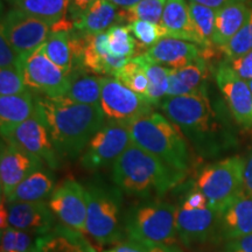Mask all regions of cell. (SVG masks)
I'll use <instances>...</instances> for the list:
<instances>
[{"mask_svg": "<svg viewBox=\"0 0 252 252\" xmlns=\"http://www.w3.org/2000/svg\"><path fill=\"white\" fill-rule=\"evenodd\" d=\"M244 182L245 188L252 194V152L248 159L245 160V169H244Z\"/></svg>", "mask_w": 252, "mask_h": 252, "instance_id": "obj_45", "label": "cell"}, {"mask_svg": "<svg viewBox=\"0 0 252 252\" xmlns=\"http://www.w3.org/2000/svg\"><path fill=\"white\" fill-rule=\"evenodd\" d=\"M225 252H252V234L230 239Z\"/></svg>", "mask_w": 252, "mask_h": 252, "instance_id": "obj_42", "label": "cell"}, {"mask_svg": "<svg viewBox=\"0 0 252 252\" xmlns=\"http://www.w3.org/2000/svg\"><path fill=\"white\" fill-rule=\"evenodd\" d=\"M106 32L109 35L110 54L117 58H133L137 49V42L131 35L128 26L115 25Z\"/></svg>", "mask_w": 252, "mask_h": 252, "instance_id": "obj_33", "label": "cell"}, {"mask_svg": "<svg viewBox=\"0 0 252 252\" xmlns=\"http://www.w3.org/2000/svg\"><path fill=\"white\" fill-rule=\"evenodd\" d=\"M17 9L32 17L55 25L68 13V0H7Z\"/></svg>", "mask_w": 252, "mask_h": 252, "instance_id": "obj_28", "label": "cell"}, {"mask_svg": "<svg viewBox=\"0 0 252 252\" xmlns=\"http://www.w3.org/2000/svg\"><path fill=\"white\" fill-rule=\"evenodd\" d=\"M109 1H111L112 4L117 6L118 8L127 9V8H131L132 6L137 5L138 2L141 1V0H109Z\"/></svg>", "mask_w": 252, "mask_h": 252, "instance_id": "obj_48", "label": "cell"}, {"mask_svg": "<svg viewBox=\"0 0 252 252\" xmlns=\"http://www.w3.org/2000/svg\"><path fill=\"white\" fill-rule=\"evenodd\" d=\"M244 169L245 160L241 157L225 158L203 167L194 187L206 196L208 206L220 214L245 187Z\"/></svg>", "mask_w": 252, "mask_h": 252, "instance_id": "obj_7", "label": "cell"}, {"mask_svg": "<svg viewBox=\"0 0 252 252\" xmlns=\"http://www.w3.org/2000/svg\"><path fill=\"white\" fill-rule=\"evenodd\" d=\"M160 108L201 156H217L234 143L228 123L213 104L209 93L166 97Z\"/></svg>", "mask_w": 252, "mask_h": 252, "instance_id": "obj_1", "label": "cell"}, {"mask_svg": "<svg viewBox=\"0 0 252 252\" xmlns=\"http://www.w3.org/2000/svg\"><path fill=\"white\" fill-rule=\"evenodd\" d=\"M161 25L165 27L167 36L175 37L204 47V43L195 30L188 2L186 0H166Z\"/></svg>", "mask_w": 252, "mask_h": 252, "instance_id": "obj_23", "label": "cell"}, {"mask_svg": "<svg viewBox=\"0 0 252 252\" xmlns=\"http://www.w3.org/2000/svg\"><path fill=\"white\" fill-rule=\"evenodd\" d=\"M132 35L141 43L143 47H153L159 40L167 36V32L162 25H157L150 21L137 20L127 25Z\"/></svg>", "mask_w": 252, "mask_h": 252, "instance_id": "obj_37", "label": "cell"}, {"mask_svg": "<svg viewBox=\"0 0 252 252\" xmlns=\"http://www.w3.org/2000/svg\"><path fill=\"white\" fill-rule=\"evenodd\" d=\"M110 252H149L146 245L135 242L133 239L127 238L126 241H118L117 243L113 244L111 249H109Z\"/></svg>", "mask_w": 252, "mask_h": 252, "instance_id": "obj_44", "label": "cell"}, {"mask_svg": "<svg viewBox=\"0 0 252 252\" xmlns=\"http://www.w3.org/2000/svg\"><path fill=\"white\" fill-rule=\"evenodd\" d=\"M0 68H19L23 70V62L13 47L4 35H0Z\"/></svg>", "mask_w": 252, "mask_h": 252, "instance_id": "obj_39", "label": "cell"}, {"mask_svg": "<svg viewBox=\"0 0 252 252\" xmlns=\"http://www.w3.org/2000/svg\"><path fill=\"white\" fill-rule=\"evenodd\" d=\"M68 78L69 88L65 98L88 105H100L103 77L91 75L84 68H75Z\"/></svg>", "mask_w": 252, "mask_h": 252, "instance_id": "obj_27", "label": "cell"}, {"mask_svg": "<svg viewBox=\"0 0 252 252\" xmlns=\"http://www.w3.org/2000/svg\"><path fill=\"white\" fill-rule=\"evenodd\" d=\"M24 72L19 68H4L0 70V94L12 96L26 91Z\"/></svg>", "mask_w": 252, "mask_h": 252, "instance_id": "obj_38", "label": "cell"}, {"mask_svg": "<svg viewBox=\"0 0 252 252\" xmlns=\"http://www.w3.org/2000/svg\"><path fill=\"white\" fill-rule=\"evenodd\" d=\"M115 78L130 88L132 91L147 97L150 88L149 77L140 56H134L115 75Z\"/></svg>", "mask_w": 252, "mask_h": 252, "instance_id": "obj_31", "label": "cell"}, {"mask_svg": "<svg viewBox=\"0 0 252 252\" xmlns=\"http://www.w3.org/2000/svg\"><path fill=\"white\" fill-rule=\"evenodd\" d=\"M146 247L149 252H180L174 244H153Z\"/></svg>", "mask_w": 252, "mask_h": 252, "instance_id": "obj_46", "label": "cell"}, {"mask_svg": "<svg viewBox=\"0 0 252 252\" xmlns=\"http://www.w3.org/2000/svg\"><path fill=\"white\" fill-rule=\"evenodd\" d=\"M188 6L194 27L202 39L204 47L214 46L213 35L215 31L216 9L191 1V0H188Z\"/></svg>", "mask_w": 252, "mask_h": 252, "instance_id": "obj_32", "label": "cell"}, {"mask_svg": "<svg viewBox=\"0 0 252 252\" xmlns=\"http://www.w3.org/2000/svg\"><path fill=\"white\" fill-rule=\"evenodd\" d=\"M181 207L189 208V209H197V208L209 207L208 206V201L204 195L201 193L196 188H191L187 194L182 198Z\"/></svg>", "mask_w": 252, "mask_h": 252, "instance_id": "obj_41", "label": "cell"}, {"mask_svg": "<svg viewBox=\"0 0 252 252\" xmlns=\"http://www.w3.org/2000/svg\"><path fill=\"white\" fill-rule=\"evenodd\" d=\"M225 60H232L252 50V8L250 17L245 21L243 27L232 36L225 46L220 47Z\"/></svg>", "mask_w": 252, "mask_h": 252, "instance_id": "obj_35", "label": "cell"}, {"mask_svg": "<svg viewBox=\"0 0 252 252\" xmlns=\"http://www.w3.org/2000/svg\"><path fill=\"white\" fill-rule=\"evenodd\" d=\"M86 194L87 234L100 245L117 243L124 230L123 191L116 185L91 182Z\"/></svg>", "mask_w": 252, "mask_h": 252, "instance_id": "obj_6", "label": "cell"}, {"mask_svg": "<svg viewBox=\"0 0 252 252\" xmlns=\"http://www.w3.org/2000/svg\"><path fill=\"white\" fill-rule=\"evenodd\" d=\"M215 80L236 123L252 131V93L248 82L237 76L226 61L220 63Z\"/></svg>", "mask_w": 252, "mask_h": 252, "instance_id": "obj_13", "label": "cell"}, {"mask_svg": "<svg viewBox=\"0 0 252 252\" xmlns=\"http://www.w3.org/2000/svg\"><path fill=\"white\" fill-rule=\"evenodd\" d=\"M109 0H97L89 9L74 21V28L83 34H96L106 32L116 23L124 20L123 9L121 12Z\"/></svg>", "mask_w": 252, "mask_h": 252, "instance_id": "obj_25", "label": "cell"}, {"mask_svg": "<svg viewBox=\"0 0 252 252\" xmlns=\"http://www.w3.org/2000/svg\"><path fill=\"white\" fill-rule=\"evenodd\" d=\"M7 140L32 156L39 158L49 168L56 169L60 165L59 154L48 127L37 111L33 117L19 125Z\"/></svg>", "mask_w": 252, "mask_h": 252, "instance_id": "obj_14", "label": "cell"}, {"mask_svg": "<svg viewBox=\"0 0 252 252\" xmlns=\"http://www.w3.org/2000/svg\"><path fill=\"white\" fill-rule=\"evenodd\" d=\"M94 1L97 0H68V14L72 19V23L86 13Z\"/></svg>", "mask_w": 252, "mask_h": 252, "instance_id": "obj_43", "label": "cell"}, {"mask_svg": "<svg viewBox=\"0 0 252 252\" xmlns=\"http://www.w3.org/2000/svg\"><path fill=\"white\" fill-rule=\"evenodd\" d=\"M226 63L242 80L247 82H250L252 80V50L236 59L228 60Z\"/></svg>", "mask_w": 252, "mask_h": 252, "instance_id": "obj_40", "label": "cell"}, {"mask_svg": "<svg viewBox=\"0 0 252 252\" xmlns=\"http://www.w3.org/2000/svg\"><path fill=\"white\" fill-rule=\"evenodd\" d=\"M139 56L144 63L145 70H146L150 82L147 99L152 103L153 106H160L162 100L166 97H168L169 75H171L172 69L152 61L146 55V53Z\"/></svg>", "mask_w": 252, "mask_h": 252, "instance_id": "obj_29", "label": "cell"}, {"mask_svg": "<svg viewBox=\"0 0 252 252\" xmlns=\"http://www.w3.org/2000/svg\"><path fill=\"white\" fill-rule=\"evenodd\" d=\"M209 68L202 56L180 69H172L168 97L208 93Z\"/></svg>", "mask_w": 252, "mask_h": 252, "instance_id": "obj_20", "label": "cell"}, {"mask_svg": "<svg viewBox=\"0 0 252 252\" xmlns=\"http://www.w3.org/2000/svg\"><path fill=\"white\" fill-rule=\"evenodd\" d=\"M219 224L229 239L252 234V194L247 188L219 214Z\"/></svg>", "mask_w": 252, "mask_h": 252, "instance_id": "obj_18", "label": "cell"}, {"mask_svg": "<svg viewBox=\"0 0 252 252\" xmlns=\"http://www.w3.org/2000/svg\"><path fill=\"white\" fill-rule=\"evenodd\" d=\"M191 1L206 5L208 7H212L214 9H219L220 7H222V6L228 4V2L235 1V0H191Z\"/></svg>", "mask_w": 252, "mask_h": 252, "instance_id": "obj_47", "label": "cell"}, {"mask_svg": "<svg viewBox=\"0 0 252 252\" xmlns=\"http://www.w3.org/2000/svg\"><path fill=\"white\" fill-rule=\"evenodd\" d=\"M24 77L27 87L41 91L46 97H64L69 88V78L45 54L42 46L25 62Z\"/></svg>", "mask_w": 252, "mask_h": 252, "instance_id": "obj_12", "label": "cell"}, {"mask_svg": "<svg viewBox=\"0 0 252 252\" xmlns=\"http://www.w3.org/2000/svg\"><path fill=\"white\" fill-rule=\"evenodd\" d=\"M50 26L17 8L8 11L1 19V35L20 56L23 68L27 59L49 37Z\"/></svg>", "mask_w": 252, "mask_h": 252, "instance_id": "obj_8", "label": "cell"}, {"mask_svg": "<svg viewBox=\"0 0 252 252\" xmlns=\"http://www.w3.org/2000/svg\"><path fill=\"white\" fill-rule=\"evenodd\" d=\"M152 61L171 69H180L201 58V48L189 41L165 36L146 52Z\"/></svg>", "mask_w": 252, "mask_h": 252, "instance_id": "obj_19", "label": "cell"}, {"mask_svg": "<svg viewBox=\"0 0 252 252\" xmlns=\"http://www.w3.org/2000/svg\"><path fill=\"white\" fill-rule=\"evenodd\" d=\"M43 163L37 157L27 153L7 139H2L0 154V186L2 197H7L32 173L43 168Z\"/></svg>", "mask_w": 252, "mask_h": 252, "instance_id": "obj_15", "label": "cell"}, {"mask_svg": "<svg viewBox=\"0 0 252 252\" xmlns=\"http://www.w3.org/2000/svg\"><path fill=\"white\" fill-rule=\"evenodd\" d=\"M55 189V180L50 172L40 168L28 175L6 197L7 203L45 201Z\"/></svg>", "mask_w": 252, "mask_h": 252, "instance_id": "obj_26", "label": "cell"}, {"mask_svg": "<svg viewBox=\"0 0 252 252\" xmlns=\"http://www.w3.org/2000/svg\"><path fill=\"white\" fill-rule=\"evenodd\" d=\"M186 173L172 168L162 160L133 143L112 163V181L123 193L161 196L178 187Z\"/></svg>", "mask_w": 252, "mask_h": 252, "instance_id": "obj_3", "label": "cell"}, {"mask_svg": "<svg viewBox=\"0 0 252 252\" xmlns=\"http://www.w3.org/2000/svg\"><path fill=\"white\" fill-rule=\"evenodd\" d=\"M100 108L109 121L125 124L153 112V105L147 97L134 93L117 78L111 77L102 80Z\"/></svg>", "mask_w": 252, "mask_h": 252, "instance_id": "obj_9", "label": "cell"}, {"mask_svg": "<svg viewBox=\"0 0 252 252\" xmlns=\"http://www.w3.org/2000/svg\"><path fill=\"white\" fill-rule=\"evenodd\" d=\"M249 87H250V90H251V93H252V80L249 82Z\"/></svg>", "mask_w": 252, "mask_h": 252, "instance_id": "obj_49", "label": "cell"}, {"mask_svg": "<svg viewBox=\"0 0 252 252\" xmlns=\"http://www.w3.org/2000/svg\"><path fill=\"white\" fill-rule=\"evenodd\" d=\"M178 207L166 201L150 198L135 203L124 213V231L127 238L144 245L174 244Z\"/></svg>", "mask_w": 252, "mask_h": 252, "instance_id": "obj_5", "label": "cell"}, {"mask_svg": "<svg viewBox=\"0 0 252 252\" xmlns=\"http://www.w3.org/2000/svg\"><path fill=\"white\" fill-rule=\"evenodd\" d=\"M36 112V102L28 91L0 97V130L2 139H9L15 128Z\"/></svg>", "mask_w": 252, "mask_h": 252, "instance_id": "obj_21", "label": "cell"}, {"mask_svg": "<svg viewBox=\"0 0 252 252\" xmlns=\"http://www.w3.org/2000/svg\"><path fill=\"white\" fill-rule=\"evenodd\" d=\"M47 203L63 225L87 234V194L81 184L64 181L54 189Z\"/></svg>", "mask_w": 252, "mask_h": 252, "instance_id": "obj_11", "label": "cell"}, {"mask_svg": "<svg viewBox=\"0 0 252 252\" xmlns=\"http://www.w3.org/2000/svg\"><path fill=\"white\" fill-rule=\"evenodd\" d=\"M250 13L251 8L248 0H235L216 9L213 45L217 47L225 46L243 27Z\"/></svg>", "mask_w": 252, "mask_h": 252, "instance_id": "obj_24", "label": "cell"}, {"mask_svg": "<svg viewBox=\"0 0 252 252\" xmlns=\"http://www.w3.org/2000/svg\"><path fill=\"white\" fill-rule=\"evenodd\" d=\"M104 252H110V251H109V250H105V251H104Z\"/></svg>", "mask_w": 252, "mask_h": 252, "instance_id": "obj_50", "label": "cell"}, {"mask_svg": "<svg viewBox=\"0 0 252 252\" xmlns=\"http://www.w3.org/2000/svg\"><path fill=\"white\" fill-rule=\"evenodd\" d=\"M33 252H96L84 234L65 225H55L35 239Z\"/></svg>", "mask_w": 252, "mask_h": 252, "instance_id": "obj_22", "label": "cell"}, {"mask_svg": "<svg viewBox=\"0 0 252 252\" xmlns=\"http://www.w3.org/2000/svg\"><path fill=\"white\" fill-rule=\"evenodd\" d=\"M166 0H141L131 8L123 9L124 20L133 23L137 20L150 21V23L161 25V18Z\"/></svg>", "mask_w": 252, "mask_h": 252, "instance_id": "obj_34", "label": "cell"}, {"mask_svg": "<svg viewBox=\"0 0 252 252\" xmlns=\"http://www.w3.org/2000/svg\"><path fill=\"white\" fill-rule=\"evenodd\" d=\"M36 111L48 127L59 157L75 160L104 124L100 105L72 102L65 97L35 99Z\"/></svg>", "mask_w": 252, "mask_h": 252, "instance_id": "obj_2", "label": "cell"}, {"mask_svg": "<svg viewBox=\"0 0 252 252\" xmlns=\"http://www.w3.org/2000/svg\"><path fill=\"white\" fill-rule=\"evenodd\" d=\"M45 54L50 61L55 63L61 70L69 76L74 67V58L70 45L69 32H53L42 45Z\"/></svg>", "mask_w": 252, "mask_h": 252, "instance_id": "obj_30", "label": "cell"}, {"mask_svg": "<svg viewBox=\"0 0 252 252\" xmlns=\"http://www.w3.org/2000/svg\"><path fill=\"white\" fill-rule=\"evenodd\" d=\"M128 130L132 143L187 174L190 166L188 140L179 126L165 115L151 112L130 123Z\"/></svg>", "mask_w": 252, "mask_h": 252, "instance_id": "obj_4", "label": "cell"}, {"mask_svg": "<svg viewBox=\"0 0 252 252\" xmlns=\"http://www.w3.org/2000/svg\"><path fill=\"white\" fill-rule=\"evenodd\" d=\"M7 224L31 235L41 236L54 228L55 215L45 201L7 203Z\"/></svg>", "mask_w": 252, "mask_h": 252, "instance_id": "obj_16", "label": "cell"}, {"mask_svg": "<svg viewBox=\"0 0 252 252\" xmlns=\"http://www.w3.org/2000/svg\"><path fill=\"white\" fill-rule=\"evenodd\" d=\"M132 143L128 124L108 121L88 143L81 157L87 171H97L115 161Z\"/></svg>", "mask_w": 252, "mask_h": 252, "instance_id": "obj_10", "label": "cell"}, {"mask_svg": "<svg viewBox=\"0 0 252 252\" xmlns=\"http://www.w3.org/2000/svg\"><path fill=\"white\" fill-rule=\"evenodd\" d=\"M216 223H219V213L210 207L189 209L180 206L176 210L178 237L187 247L206 241L213 234Z\"/></svg>", "mask_w": 252, "mask_h": 252, "instance_id": "obj_17", "label": "cell"}, {"mask_svg": "<svg viewBox=\"0 0 252 252\" xmlns=\"http://www.w3.org/2000/svg\"><path fill=\"white\" fill-rule=\"evenodd\" d=\"M35 241L31 234L7 226L1 230V252H33Z\"/></svg>", "mask_w": 252, "mask_h": 252, "instance_id": "obj_36", "label": "cell"}]
</instances>
